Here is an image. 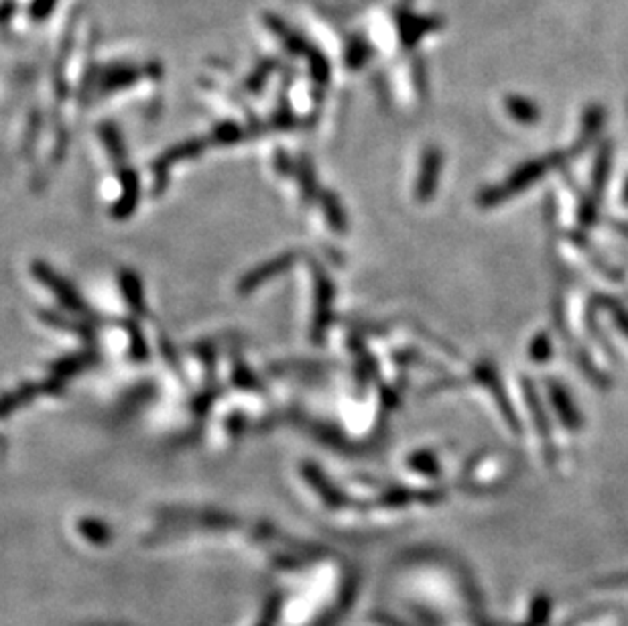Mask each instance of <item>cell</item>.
Wrapping results in <instances>:
<instances>
[{
  "label": "cell",
  "instance_id": "6da1fadb",
  "mask_svg": "<svg viewBox=\"0 0 628 626\" xmlns=\"http://www.w3.org/2000/svg\"><path fill=\"white\" fill-rule=\"evenodd\" d=\"M547 169V163L537 161V163H529L525 165L523 169L515 171L513 176H510L505 184L496 185V187H488L478 195V203L482 208H492L499 206V203L507 202L510 195L521 194L525 189L533 185V181H537L539 177L543 176Z\"/></svg>",
  "mask_w": 628,
  "mask_h": 626
},
{
  "label": "cell",
  "instance_id": "7a4b0ae2",
  "mask_svg": "<svg viewBox=\"0 0 628 626\" xmlns=\"http://www.w3.org/2000/svg\"><path fill=\"white\" fill-rule=\"evenodd\" d=\"M440 173H442V155L435 149H432L423 157L421 161V173L415 185V198L419 203H427L434 198L437 185H440Z\"/></svg>",
  "mask_w": 628,
  "mask_h": 626
},
{
  "label": "cell",
  "instance_id": "3957f363",
  "mask_svg": "<svg viewBox=\"0 0 628 626\" xmlns=\"http://www.w3.org/2000/svg\"><path fill=\"white\" fill-rule=\"evenodd\" d=\"M550 399H551V405L555 407V415H558L561 424L566 425V429H569V432H578V429H582V415L578 411V407L574 405L569 392L561 387L559 383L550 384Z\"/></svg>",
  "mask_w": 628,
  "mask_h": 626
},
{
  "label": "cell",
  "instance_id": "277c9868",
  "mask_svg": "<svg viewBox=\"0 0 628 626\" xmlns=\"http://www.w3.org/2000/svg\"><path fill=\"white\" fill-rule=\"evenodd\" d=\"M531 356L535 360L539 362H543L547 360L551 356V346H550V340H547L545 336H537L535 340H533V344H531Z\"/></svg>",
  "mask_w": 628,
  "mask_h": 626
},
{
  "label": "cell",
  "instance_id": "5b68a950",
  "mask_svg": "<svg viewBox=\"0 0 628 626\" xmlns=\"http://www.w3.org/2000/svg\"><path fill=\"white\" fill-rule=\"evenodd\" d=\"M610 311H612V319H615L616 325L620 327V332L628 338V311L615 303H610Z\"/></svg>",
  "mask_w": 628,
  "mask_h": 626
},
{
  "label": "cell",
  "instance_id": "8992f818",
  "mask_svg": "<svg viewBox=\"0 0 628 626\" xmlns=\"http://www.w3.org/2000/svg\"><path fill=\"white\" fill-rule=\"evenodd\" d=\"M624 200L628 202V184H626V192H624Z\"/></svg>",
  "mask_w": 628,
  "mask_h": 626
}]
</instances>
